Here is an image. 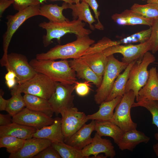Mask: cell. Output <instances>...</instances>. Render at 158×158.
I'll return each instance as SVG.
<instances>
[{
  "label": "cell",
  "mask_w": 158,
  "mask_h": 158,
  "mask_svg": "<svg viewBox=\"0 0 158 158\" xmlns=\"http://www.w3.org/2000/svg\"><path fill=\"white\" fill-rule=\"evenodd\" d=\"M29 63L37 73L45 75L55 82L71 85L77 81L75 72L67 59L55 61L35 58Z\"/></svg>",
  "instance_id": "1"
},
{
  "label": "cell",
  "mask_w": 158,
  "mask_h": 158,
  "mask_svg": "<svg viewBox=\"0 0 158 158\" xmlns=\"http://www.w3.org/2000/svg\"><path fill=\"white\" fill-rule=\"evenodd\" d=\"M85 23L78 19L69 20L60 22H43L39 26L45 30L46 34L42 37V42L44 47H47L56 39L60 42L61 37L68 33H73L76 36H89L92 33L90 29L85 28Z\"/></svg>",
  "instance_id": "2"
},
{
  "label": "cell",
  "mask_w": 158,
  "mask_h": 158,
  "mask_svg": "<svg viewBox=\"0 0 158 158\" xmlns=\"http://www.w3.org/2000/svg\"><path fill=\"white\" fill-rule=\"evenodd\" d=\"M76 40L64 45H58L45 53L37 54L36 59L41 60L76 59L83 55L95 41L88 36H76Z\"/></svg>",
  "instance_id": "3"
},
{
  "label": "cell",
  "mask_w": 158,
  "mask_h": 158,
  "mask_svg": "<svg viewBox=\"0 0 158 158\" xmlns=\"http://www.w3.org/2000/svg\"><path fill=\"white\" fill-rule=\"evenodd\" d=\"M107 64L100 86L94 95L96 103L100 104L104 101L109 95L116 79L125 70L129 63L118 61L111 54L107 56Z\"/></svg>",
  "instance_id": "4"
},
{
  "label": "cell",
  "mask_w": 158,
  "mask_h": 158,
  "mask_svg": "<svg viewBox=\"0 0 158 158\" xmlns=\"http://www.w3.org/2000/svg\"><path fill=\"white\" fill-rule=\"evenodd\" d=\"M155 61L153 55L149 51L141 59L137 60L130 71L125 88L126 93L130 90L134 92L136 97L139 90L145 84L149 76L148 66Z\"/></svg>",
  "instance_id": "5"
},
{
  "label": "cell",
  "mask_w": 158,
  "mask_h": 158,
  "mask_svg": "<svg viewBox=\"0 0 158 158\" xmlns=\"http://www.w3.org/2000/svg\"><path fill=\"white\" fill-rule=\"evenodd\" d=\"M56 83L45 75L37 73L30 79L14 87L21 93L48 100L55 91Z\"/></svg>",
  "instance_id": "6"
},
{
  "label": "cell",
  "mask_w": 158,
  "mask_h": 158,
  "mask_svg": "<svg viewBox=\"0 0 158 158\" xmlns=\"http://www.w3.org/2000/svg\"><path fill=\"white\" fill-rule=\"evenodd\" d=\"M40 5L29 6L14 15L6 17L7 30L3 36V57H6L9 44L14 33L25 21L32 17L40 15Z\"/></svg>",
  "instance_id": "7"
},
{
  "label": "cell",
  "mask_w": 158,
  "mask_h": 158,
  "mask_svg": "<svg viewBox=\"0 0 158 158\" xmlns=\"http://www.w3.org/2000/svg\"><path fill=\"white\" fill-rule=\"evenodd\" d=\"M0 64L7 70L12 71L16 74L17 83L20 84L29 80L37 73L28 61L27 57L20 54L11 53L6 58H1Z\"/></svg>",
  "instance_id": "8"
},
{
  "label": "cell",
  "mask_w": 158,
  "mask_h": 158,
  "mask_svg": "<svg viewBox=\"0 0 158 158\" xmlns=\"http://www.w3.org/2000/svg\"><path fill=\"white\" fill-rule=\"evenodd\" d=\"M135 98L132 90L126 92L116 107L113 118L111 121L124 132L136 129L137 127V124L132 120L130 114V109Z\"/></svg>",
  "instance_id": "9"
},
{
  "label": "cell",
  "mask_w": 158,
  "mask_h": 158,
  "mask_svg": "<svg viewBox=\"0 0 158 158\" xmlns=\"http://www.w3.org/2000/svg\"><path fill=\"white\" fill-rule=\"evenodd\" d=\"M152 48V43L150 38L146 42L137 44L114 45L106 49L103 52L107 57L114 54L120 53L123 56L122 61L129 64L142 58L146 52L151 51Z\"/></svg>",
  "instance_id": "10"
},
{
  "label": "cell",
  "mask_w": 158,
  "mask_h": 158,
  "mask_svg": "<svg viewBox=\"0 0 158 158\" xmlns=\"http://www.w3.org/2000/svg\"><path fill=\"white\" fill-rule=\"evenodd\" d=\"M75 88V84L70 85L56 83L55 91L48 99L56 116L74 107V96L72 94Z\"/></svg>",
  "instance_id": "11"
},
{
  "label": "cell",
  "mask_w": 158,
  "mask_h": 158,
  "mask_svg": "<svg viewBox=\"0 0 158 158\" xmlns=\"http://www.w3.org/2000/svg\"><path fill=\"white\" fill-rule=\"evenodd\" d=\"M61 128L64 142L78 131L89 120L87 115L75 107L68 108L61 113Z\"/></svg>",
  "instance_id": "12"
},
{
  "label": "cell",
  "mask_w": 158,
  "mask_h": 158,
  "mask_svg": "<svg viewBox=\"0 0 158 158\" xmlns=\"http://www.w3.org/2000/svg\"><path fill=\"white\" fill-rule=\"evenodd\" d=\"M55 118L26 107L12 117L13 122L35 128L37 129L52 124Z\"/></svg>",
  "instance_id": "13"
},
{
  "label": "cell",
  "mask_w": 158,
  "mask_h": 158,
  "mask_svg": "<svg viewBox=\"0 0 158 158\" xmlns=\"http://www.w3.org/2000/svg\"><path fill=\"white\" fill-rule=\"evenodd\" d=\"M102 137L96 133L92 142L82 150L84 158H89L91 155L97 158L102 153H104L106 157L113 158L115 157L116 152L111 140Z\"/></svg>",
  "instance_id": "14"
},
{
  "label": "cell",
  "mask_w": 158,
  "mask_h": 158,
  "mask_svg": "<svg viewBox=\"0 0 158 158\" xmlns=\"http://www.w3.org/2000/svg\"><path fill=\"white\" fill-rule=\"evenodd\" d=\"M50 140L32 137L25 140L22 148L17 152L10 154L9 158H33L47 147L51 145Z\"/></svg>",
  "instance_id": "15"
},
{
  "label": "cell",
  "mask_w": 158,
  "mask_h": 158,
  "mask_svg": "<svg viewBox=\"0 0 158 158\" xmlns=\"http://www.w3.org/2000/svg\"><path fill=\"white\" fill-rule=\"evenodd\" d=\"M95 121L92 120L88 124H84L78 131L64 142L80 150H82L92 141V133L95 130Z\"/></svg>",
  "instance_id": "16"
},
{
  "label": "cell",
  "mask_w": 158,
  "mask_h": 158,
  "mask_svg": "<svg viewBox=\"0 0 158 158\" xmlns=\"http://www.w3.org/2000/svg\"><path fill=\"white\" fill-rule=\"evenodd\" d=\"M69 61L70 67L78 78L92 83L97 88L100 86L102 78L99 77L86 63L80 58L73 59Z\"/></svg>",
  "instance_id": "17"
},
{
  "label": "cell",
  "mask_w": 158,
  "mask_h": 158,
  "mask_svg": "<svg viewBox=\"0 0 158 158\" xmlns=\"http://www.w3.org/2000/svg\"><path fill=\"white\" fill-rule=\"evenodd\" d=\"M61 119V118L56 117L52 124L37 129L33 135V137L48 140L52 143L64 142Z\"/></svg>",
  "instance_id": "18"
},
{
  "label": "cell",
  "mask_w": 158,
  "mask_h": 158,
  "mask_svg": "<svg viewBox=\"0 0 158 158\" xmlns=\"http://www.w3.org/2000/svg\"><path fill=\"white\" fill-rule=\"evenodd\" d=\"M150 139L143 132L134 129L124 132L117 145L121 150L132 151L137 145L142 142L147 143Z\"/></svg>",
  "instance_id": "19"
},
{
  "label": "cell",
  "mask_w": 158,
  "mask_h": 158,
  "mask_svg": "<svg viewBox=\"0 0 158 158\" xmlns=\"http://www.w3.org/2000/svg\"><path fill=\"white\" fill-rule=\"evenodd\" d=\"M136 98V101L143 99L158 100V77L156 67L150 69L147 81L139 90Z\"/></svg>",
  "instance_id": "20"
},
{
  "label": "cell",
  "mask_w": 158,
  "mask_h": 158,
  "mask_svg": "<svg viewBox=\"0 0 158 158\" xmlns=\"http://www.w3.org/2000/svg\"><path fill=\"white\" fill-rule=\"evenodd\" d=\"M37 129L13 122L10 124L0 126V137L11 136L27 140L33 137Z\"/></svg>",
  "instance_id": "21"
},
{
  "label": "cell",
  "mask_w": 158,
  "mask_h": 158,
  "mask_svg": "<svg viewBox=\"0 0 158 158\" xmlns=\"http://www.w3.org/2000/svg\"><path fill=\"white\" fill-rule=\"evenodd\" d=\"M111 18L117 24L121 25H143L151 27L154 21L142 17L131 9L126 10L120 13L114 14Z\"/></svg>",
  "instance_id": "22"
},
{
  "label": "cell",
  "mask_w": 158,
  "mask_h": 158,
  "mask_svg": "<svg viewBox=\"0 0 158 158\" xmlns=\"http://www.w3.org/2000/svg\"><path fill=\"white\" fill-rule=\"evenodd\" d=\"M100 77L102 78L108 62L103 51L85 54L79 58Z\"/></svg>",
  "instance_id": "23"
},
{
  "label": "cell",
  "mask_w": 158,
  "mask_h": 158,
  "mask_svg": "<svg viewBox=\"0 0 158 158\" xmlns=\"http://www.w3.org/2000/svg\"><path fill=\"white\" fill-rule=\"evenodd\" d=\"M123 96H118L109 101L102 102L96 112L87 115L88 120L111 121L113 117L114 111L121 101Z\"/></svg>",
  "instance_id": "24"
},
{
  "label": "cell",
  "mask_w": 158,
  "mask_h": 158,
  "mask_svg": "<svg viewBox=\"0 0 158 158\" xmlns=\"http://www.w3.org/2000/svg\"><path fill=\"white\" fill-rule=\"evenodd\" d=\"M23 96L26 108L52 117L54 113L48 100L27 94H25Z\"/></svg>",
  "instance_id": "25"
},
{
  "label": "cell",
  "mask_w": 158,
  "mask_h": 158,
  "mask_svg": "<svg viewBox=\"0 0 158 158\" xmlns=\"http://www.w3.org/2000/svg\"><path fill=\"white\" fill-rule=\"evenodd\" d=\"M89 6L87 4L83 1L74 4L68 3V8L72 10L73 19H78L88 23L90 29L94 30L95 28L92 24L96 20L91 13Z\"/></svg>",
  "instance_id": "26"
},
{
  "label": "cell",
  "mask_w": 158,
  "mask_h": 158,
  "mask_svg": "<svg viewBox=\"0 0 158 158\" xmlns=\"http://www.w3.org/2000/svg\"><path fill=\"white\" fill-rule=\"evenodd\" d=\"M95 130L101 137L108 136L112 138L117 144L124 133L119 127L110 121L95 120Z\"/></svg>",
  "instance_id": "27"
},
{
  "label": "cell",
  "mask_w": 158,
  "mask_h": 158,
  "mask_svg": "<svg viewBox=\"0 0 158 158\" xmlns=\"http://www.w3.org/2000/svg\"><path fill=\"white\" fill-rule=\"evenodd\" d=\"M68 8V3L64 2L61 6L57 4H44L40 6V15L47 18L49 21L60 22L68 19L63 14V10Z\"/></svg>",
  "instance_id": "28"
},
{
  "label": "cell",
  "mask_w": 158,
  "mask_h": 158,
  "mask_svg": "<svg viewBox=\"0 0 158 158\" xmlns=\"http://www.w3.org/2000/svg\"><path fill=\"white\" fill-rule=\"evenodd\" d=\"M136 61H135L129 63L124 72L118 76L114 81L109 95L104 101H111L118 96H123L126 93V87L130 71Z\"/></svg>",
  "instance_id": "29"
},
{
  "label": "cell",
  "mask_w": 158,
  "mask_h": 158,
  "mask_svg": "<svg viewBox=\"0 0 158 158\" xmlns=\"http://www.w3.org/2000/svg\"><path fill=\"white\" fill-rule=\"evenodd\" d=\"M21 93L14 87L11 90L12 97L8 99L6 111L12 117L26 107L23 96H22Z\"/></svg>",
  "instance_id": "30"
},
{
  "label": "cell",
  "mask_w": 158,
  "mask_h": 158,
  "mask_svg": "<svg viewBox=\"0 0 158 158\" xmlns=\"http://www.w3.org/2000/svg\"><path fill=\"white\" fill-rule=\"evenodd\" d=\"M130 9L145 19L154 21L158 20V6L155 4L147 3L145 5L134 4Z\"/></svg>",
  "instance_id": "31"
},
{
  "label": "cell",
  "mask_w": 158,
  "mask_h": 158,
  "mask_svg": "<svg viewBox=\"0 0 158 158\" xmlns=\"http://www.w3.org/2000/svg\"><path fill=\"white\" fill-rule=\"evenodd\" d=\"M51 146L62 158H84L82 150L66 144L64 141L52 142Z\"/></svg>",
  "instance_id": "32"
},
{
  "label": "cell",
  "mask_w": 158,
  "mask_h": 158,
  "mask_svg": "<svg viewBox=\"0 0 158 158\" xmlns=\"http://www.w3.org/2000/svg\"><path fill=\"white\" fill-rule=\"evenodd\" d=\"M25 140L15 137L6 136L0 138V147L6 148L7 152L10 154L16 153L23 146Z\"/></svg>",
  "instance_id": "33"
},
{
  "label": "cell",
  "mask_w": 158,
  "mask_h": 158,
  "mask_svg": "<svg viewBox=\"0 0 158 158\" xmlns=\"http://www.w3.org/2000/svg\"><path fill=\"white\" fill-rule=\"evenodd\" d=\"M145 107L150 112L152 118V123L158 128V100L141 99L134 102L132 107ZM154 136L156 139L158 140V133H156Z\"/></svg>",
  "instance_id": "34"
},
{
  "label": "cell",
  "mask_w": 158,
  "mask_h": 158,
  "mask_svg": "<svg viewBox=\"0 0 158 158\" xmlns=\"http://www.w3.org/2000/svg\"><path fill=\"white\" fill-rule=\"evenodd\" d=\"M152 28L144 30L133 34L119 40L121 43L127 44L130 43L140 42L143 43L147 40L150 38Z\"/></svg>",
  "instance_id": "35"
},
{
  "label": "cell",
  "mask_w": 158,
  "mask_h": 158,
  "mask_svg": "<svg viewBox=\"0 0 158 158\" xmlns=\"http://www.w3.org/2000/svg\"><path fill=\"white\" fill-rule=\"evenodd\" d=\"M121 44L119 41H113L108 38L104 37L98 41L97 43L92 45L83 55L103 51L110 47Z\"/></svg>",
  "instance_id": "36"
},
{
  "label": "cell",
  "mask_w": 158,
  "mask_h": 158,
  "mask_svg": "<svg viewBox=\"0 0 158 158\" xmlns=\"http://www.w3.org/2000/svg\"><path fill=\"white\" fill-rule=\"evenodd\" d=\"M84 1L93 10L95 15V18L97 19V22L94 25L95 28L97 30H102L104 29V27L100 22L99 16L100 14V12L98 9L99 5L96 0H81Z\"/></svg>",
  "instance_id": "37"
},
{
  "label": "cell",
  "mask_w": 158,
  "mask_h": 158,
  "mask_svg": "<svg viewBox=\"0 0 158 158\" xmlns=\"http://www.w3.org/2000/svg\"><path fill=\"white\" fill-rule=\"evenodd\" d=\"M151 27L152 32L150 38L152 43L151 51L154 54L158 51V20L153 21Z\"/></svg>",
  "instance_id": "38"
},
{
  "label": "cell",
  "mask_w": 158,
  "mask_h": 158,
  "mask_svg": "<svg viewBox=\"0 0 158 158\" xmlns=\"http://www.w3.org/2000/svg\"><path fill=\"white\" fill-rule=\"evenodd\" d=\"M60 155L51 145L44 149L33 158H61Z\"/></svg>",
  "instance_id": "39"
},
{
  "label": "cell",
  "mask_w": 158,
  "mask_h": 158,
  "mask_svg": "<svg viewBox=\"0 0 158 158\" xmlns=\"http://www.w3.org/2000/svg\"><path fill=\"white\" fill-rule=\"evenodd\" d=\"M14 8L18 11L23 10L29 6L40 5L38 0H13Z\"/></svg>",
  "instance_id": "40"
},
{
  "label": "cell",
  "mask_w": 158,
  "mask_h": 158,
  "mask_svg": "<svg viewBox=\"0 0 158 158\" xmlns=\"http://www.w3.org/2000/svg\"><path fill=\"white\" fill-rule=\"evenodd\" d=\"M89 83L87 81L83 83L79 82L77 81L75 83V88L77 95L80 97L87 95L90 90Z\"/></svg>",
  "instance_id": "41"
},
{
  "label": "cell",
  "mask_w": 158,
  "mask_h": 158,
  "mask_svg": "<svg viewBox=\"0 0 158 158\" xmlns=\"http://www.w3.org/2000/svg\"><path fill=\"white\" fill-rule=\"evenodd\" d=\"M9 114H0V126H6L13 122L12 117Z\"/></svg>",
  "instance_id": "42"
},
{
  "label": "cell",
  "mask_w": 158,
  "mask_h": 158,
  "mask_svg": "<svg viewBox=\"0 0 158 158\" xmlns=\"http://www.w3.org/2000/svg\"><path fill=\"white\" fill-rule=\"evenodd\" d=\"M14 3L13 0H0V17L5 10Z\"/></svg>",
  "instance_id": "43"
},
{
  "label": "cell",
  "mask_w": 158,
  "mask_h": 158,
  "mask_svg": "<svg viewBox=\"0 0 158 158\" xmlns=\"http://www.w3.org/2000/svg\"><path fill=\"white\" fill-rule=\"evenodd\" d=\"M4 94V92L1 89L0 91V110L6 111L8 99H5L2 97Z\"/></svg>",
  "instance_id": "44"
},
{
  "label": "cell",
  "mask_w": 158,
  "mask_h": 158,
  "mask_svg": "<svg viewBox=\"0 0 158 158\" xmlns=\"http://www.w3.org/2000/svg\"><path fill=\"white\" fill-rule=\"evenodd\" d=\"M7 72L4 76L6 81L16 78V75L13 71L9 69L7 70Z\"/></svg>",
  "instance_id": "45"
},
{
  "label": "cell",
  "mask_w": 158,
  "mask_h": 158,
  "mask_svg": "<svg viewBox=\"0 0 158 158\" xmlns=\"http://www.w3.org/2000/svg\"><path fill=\"white\" fill-rule=\"evenodd\" d=\"M5 83L9 89H12L17 85V81L16 78H15L5 81Z\"/></svg>",
  "instance_id": "46"
},
{
  "label": "cell",
  "mask_w": 158,
  "mask_h": 158,
  "mask_svg": "<svg viewBox=\"0 0 158 158\" xmlns=\"http://www.w3.org/2000/svg\"><path fill=\"white\" fill-rule=\"evenodd\" d=\"M40 2V3H42V2H46L47 0H51L52 1H63L64 2L69 3L72 4L73 3L71 0H38Z\"/></svg>",
  "instance_id": "47"
},
{
  "label": "cell",
  "mask_w": 158,
  "mask_h": 158,
  "mask_svg": "<svg viewBox=\"0 0 158 158\" xmlns=\"http://www.w3.org/2000/svg\"><path fill=\"white\" fill-rule=\"evenodd\" d=\"M153 148L156 155L158 156V143L153 145Z\"/></svg>",
  "instance_id": "48"
},
{
  "label": "cell",
  "mask_w": 158,
  "mask_h": 158,
  "mask_svg": "<svg viewBox=\"0 0 158 158\" xmlns=\"http://www.w3.org/2000/svg\"><path fill=\"white\" fill-rule=\"evenodd\" d=\"M147 3H152L156 4L158 6V0H148Z\"/></svg>",
  "instance_id": "49"
},
{
  "label": "cell",
  "mask_w": 158,
  "mask_h": 158,
  "mask_svg": "<svg viewBox=\"0 0 158 158\" xmlns=\"http://www.w3.org/2000/svg\"><path fill=\"white\" fill-rule=\"evenodd\" d=\"M73 3H74L75 4L78 3L80 2V1L81 0H71Z\"/></svg>",
  "instance_id": "50"
},
{
  "label": "cell",
  "mask_w": 158,
  "mask_h": 158,
  "mask_svg": "<svg viewBox=\"0 0 158 158\" xmlns=\"http://www.w3.org/2000/svg\"><path fill=\"white\" fill-rule=\"evenodd\" d=\"M157 75H158V72H157Z\"/></svg>",
  "instance_id": "51"
},
{
  "label": "cell",
  "mask_w": 158,
  "mask_h": 158,
  "mask_svg": "<svg viewBox=\"0 0 158 158\" xmlns=\"http://www.w3.org/2000/svg\"><path fill=\"white\" fill-rule=\"evenodd\" d=\"M155 63L158 64V63Z\"/></svg>",
  "instance_id": "52"
},
{
  "label": "cell",
  "mask_w": 158,
  "mask_h": 158,
  "mask_svg": "<svg viewBox=\"0 0 158 158\" xmlns=\"http://www.w3.org/2000/svg\"></svg>",
  "instance_id": "53"
}]
</instances>
